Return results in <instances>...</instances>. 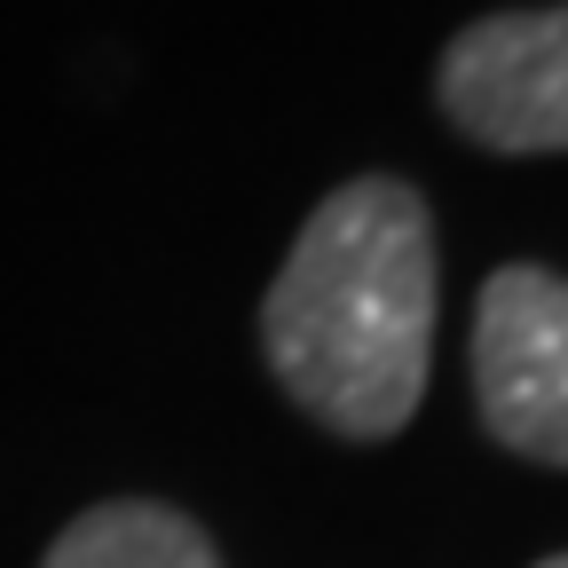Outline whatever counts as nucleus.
<instances>
[{
	"label": "nucleus",
	"mask_w": 568,
	"mask_h": 568,
	"mask_svg": "<svg viewBox=\"0 0 568 568\" xmlns=\"http://www.w3.org/2000/svg\"><path fill=\"white\" fill-rule=\"evenodd\" d=\"M261 347L276 387L347 443L410 426L435 364V213L395 174L339 182L284 253Z\"/></svg>",
	"instance_id": "f257e3e1"
},
{
	"label": "nucleus",
	"mask_w": 568,
	"mask_h": 568,
	"mask_svg": "<svg viewBox=\"0 0 568 568\" xmlns=\"http://www.w3.org/2000/svg\"><path fill=\"white\" fill-rule=\"evenodd\" d=\"M443 119L497 159L568 151V0L481 17L443 48Z\"/></svg>",
	"instance_id": "f03ea898"
},
{
	"label": "nucleus",
	"mask_w": 568,
	"mask_h": 568,
	"mask_svg": "<svg viewBox=\"0 0 568 568\" xmlns=\"http://www.w3.org/2000/svg\"><path fill=\"white\" fill-rule=\"evenodd\" d=\"M474 403L514 458L568 466V276L514 261L481 284Z\"/></svg>",
	"instance_id": "7ed1b4c3"
},
{
	"label": "nucleus",
	"mask_w": 568,
	"mask_h": 568,
	"mask_svg": "<svg viewBox=\"0 0 568 568\" xmlns=\"http://www.w3.org/2000/svg\"><path fill=\"white\" fill-rule=\"evenodd\" d=\"M40 568H222V552L190 514L151 506V497H111L71 521Z\"/></svg>",
	"instance_id": "20e7f679"
},
{
	"label": "nucleus",
	"mask_w": 568,
	"mask_h": 568,
	"mask_svg": "<svg viewBox=\"0 0 568 568\" xmlns=\"http://www.w3.org/2000/svg\"><path fill=\"white\" fill-rule=\"evenodd\" d=\"M537 568H568V552H552V560H537Z\"/></svg>",
	"instance_id": "39448f33"
}]
</instances>
